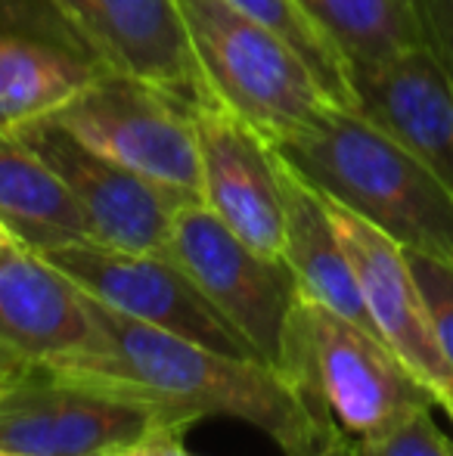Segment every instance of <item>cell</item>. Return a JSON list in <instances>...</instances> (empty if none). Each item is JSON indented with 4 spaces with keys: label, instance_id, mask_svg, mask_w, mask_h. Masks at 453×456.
<instances>
[{
    "label": "cell",
    "instance_id": "obj_24",
    "mask_svg": "<svg viewBox=\"0 0 453 456\" xmlns=\"http://www.w3.org/2000/svg\"><path fill=\"white\" fill-rule=\"evenodd\" d=\"M37 366L31 361H25L19 351H12L10 345L0 342V385H12L19 379H25L28 372H35Z\"/></svg>",
    "mask_w": 453,
    "mask_h": 456
},
{
    "label": "cell",
    "instance_id": "obj_25",
    "mask_svg": "<svg viewBox=\"0 0 453 456\" xmlns=\"http://www.w3.org/2000/svg\"><path fill=\"white\" fill-rule=\"evenodd\" d=\"M304 456H360L357 453V444L342 432V428H329L314 447H311Z\"/></svg>",
    "mask_w": 453,
    "mask_h": 456
},
{
    "label": "cell",
    "instance_id": "obj_15",
    "mask_svg": "<svg viewBox=\"0 0 453 456\" xmlns=\"http://www.w3.org/2000/svg\"><path fill=\"white\" fill-rule=\"evenodd\" d=\"M0 342L53 366L93 342L87 292L25 242L0 248Z\"/></svg>",
    "mask_w": 453,
    "mask_h": 456
},
{
    "label": "cell",
    "instance_id": "obj_6",
    "mask_svg": "<svg viewBox=\"0 0 453 456\" xmlns=\"http://www.w3.org/2000/svg\"><path fill=\"white\" fill-rule=\"evenodd\" d=\"M50 118L85 146L150 183L187 202H202V159L193 109L156 85L109 72Z\"/></svg>",
    "mask_w": 453,
    "mask_h": 456
},
{
    "label": "cell",
    "instance_id": "obj_22",
    "mask_svg": "<svg viewBox=\"0 0 453 456\" xmlns=\"http://www.w3.org/2000/svg\"><path fill=\"white\" fill-rule=\"evenodd\" d=\"M425 47L438 56L448 78L453 81V0H419Z\"/></svg>",
    "mask_w": 453,
    "mask_h": 456
},
{
    "label": "cell",
    "instance_id": "obj_14",
    "mask_svg": "<svg viewBox=\"0 0 453 456\" xmlns=\"http://www.w3.org/2000/svg\"><path fill=\"white\" fill-rule=\"evenodd\" d=\"M354 112L404 146L453 192V81L429 47L351 72Z\"/></svg>",
    "mask_w": 453,
    "mask_h": 456
},
{
    "label": "cell",
    "instance_id": "obj_23",
    "mask_svg": "<svg viewBox=\"0 0 453 456\" xmlns=\"http://www.w3.org/2000/svg\"><path fill=\"white\" fill-rule=\"evenodd\" d=\"M112 456H187V451H183V435H158V438H150Z\"/></svg>",
    "mask_w": 453,
    "mask_h": 456
},
{
    "label": "cell",
    "instance_id": "obj_28",
    "mask_svg": "<svg viewBox=\"0 0 453 456\" xmlns=\"http://www.w3.org/2000/svg\"><path fill=\"white\" fill-rule=\"evenodd\" d=\"M444 413H448V419H450V426H453V410H444Z\"/></svg>",
    "mask_w": 453,
    "mask_h": 456
},
{
    "label": "cell",
    "instance_id": "obj_19",
    "mask_svg": "<svg viewBox=\"0 0 453 456\" xmlns=\"http://www.w3.org/2000/svg\"><path fill=\"white\" fill-rule=\"evenodd\" d=\"M230 6L258 22L271 35H277L292 53L311 69L320 91L336 109L354 112V91H351V72L348 62L336 50V44L323 35V28L308 16L298 0H227Z\"/></svg>",
    "mask_w": 453,
    "mask_h": 456
},
{
    "label": "cell",
    "instance_id": "obj_8",
    "mask_svg": "<svg viewBox=\"0 0 453 456\" xmlns=\"http://www.w3.org/2000/svg\"><path fill=\"white\" fill-rule=\"evenodd\" d=\"M41 255L91 298L103 301L125 317L174 332L221 354L261 361L258 351L227 323L224 314L168 255L125 252L93 240L56 246Z\"/></svg>",
    "mask_w": 453,
    "mask_h": 456
},
{
    "label": "cell",
    "instance_id": "obj_9",
    "mask_svg": "<svg viewBox=\"0 0 453 456\" xmlns=\"http://www.w3.org/2000/svg\"><path fill=\"white\" fill-rule=\"evenodd\" d=\"M109 72L50 0H0V131L50 118Z\"/></svg>",
    "mask_w": 453,
    "mask_h": 456
},
{
    "label": "cell",
    "instance_id": "obj_13",
    "mask_svg": "<svg viewBox=\"0 0 453 456\" xmlns=\"http://www.w3.org/2000/svg\"><path fill=\"white\" fill-rule=\"evenodd\" d=\"M115 72L156 85L187 109L214 100L177 0H50Z\"/></svg>",
    "mask_w": 453,
    "mask_h": 456
},
{
    "label": "cell",
    "instance_id": "obj_10",
    "mask_svg": "<svg viewBox=\"0 0 453 456\" xmlns=\"http://www.w3.org/2000/svg\"><path fill=\"white\" fill-rule=\"evenodd\" d=\"M16 137L31 146L66 183L85 215L93 242L125 252L165 255L171 221L183 205H193L85 146L53 118L25 125Z\"/></svg>",
    "mask_w": 453,
    "mask_h": 456
},
{
    "label": "cell",
    "instance_id": "obj_18",
    "mask_svg": "<svg viewBox=\"0 0 453 456\" xmlns=\"http://www.w3.org/2000/svg\"><path fill=\"white\" fill-rule=\"evenodd\" d=\"M336 44L348 72L373 69L413 47L425 31L419 0H298Z\"/></svg>",
    "mask_w": 453,
    "mask_h": 456
},
{
    "label": "cell",
    "instance_id": "obj_2",
    "mask_svg": "<svg viewBox=\"0 0 453 456\" xmlns=\"http://www.w3.org/2000/svg\"><path fill=\"white\" fill-rule=\"evenodd\" d=\"M273 150L304 183L398 246L453 265V192L367 118L333 106Z\"/></svg>",
    "mask_w": 453,
    "mask_h": 456
},
{
    "label": "cell",
    "instance_id": "obj_26",
    "mask_svg": "<svg viewBox=\"0 0 453 456\" xmlns=\"http://www.w3.org/2000/svg\"><path fill=\"white\" fill-rule=\"evenodd\" d=\"M12 242H19L16 236H12V230L6 227L4 221H0V248H6V246H12Z\"/></svg>",
    "mask_w": 453,
    "mask_h": 456
},
{
    "label": "cell",
    "instance_id": "obj_1",
    "mask_svg": "<svg viewBox=\"0 0 453 456\" xmlns=\"http://www.w3.org/2000/svg\"><path fill=\"white\" fill-rule=\"evenodd\" d=\"M93 342L81 354L44 366L131 401L156 403L183 419L233 416L261 428L286 456H304L333 426L264 361H242L156 330L87 295Z\"/></svg>",
    "mask_w": 453,
    "mask_h": 456
},
{
    "label": "cell",
    "instance_id": "obj_3",
    "mask_svg": "<svg viewBox=\"0 0 453 456\" xmlns=\"http://www.w3.org/2000/svg\"><path fill=\"white\" fill-rule=\"evenodd\" d=\"M277 370L351 441H376L438 407L432 391L376 332L298 292Z\"/></svg>",
    "mask_w": 453,
    "mask_h": 456
},
{
    "label": "cell",
    "instance_id": "obj_12",
    "mask_svg": "<svg viewBox=\"0 0 453 456\" xmlns=\"http://www.w3.org/2000/svg\"><path fill=\"white\" fill-rule=\"evenodd\" d=\"M202 159V205L267 258H283L286 211L277 150L221 100L193 112Z\"/></svg>",
    "mask_w": 453,
    "mask_h": 456
},
{
    "label": "cell",
    "instance_id": "obj_4",
    "mask_svg": "<svg viewBox=\"0 0 453 456\" xmlns=\"http://www.w3.org/2000/svg\"><path fill=\"white\" fill-rule=\"evenodd\" d=\"M177 6L208 91L271 146L333 109L292 47L227 0H177Z\"/></svg>",
    "mask_w": 453,
    "mask_h": 456
},
{
    "label": "cell",
    "instance_id": "obj_29",
    "mask_svg": "<svg viewBox=\"0 0 453 456\" xmlns=\"http://www.w3.org/2000/svg\"><path fill=\"white\" fill-rule=\"evenodd\" d=\"M187 456H199V453H190V451H187Z\"/></svg>",
    "mask_w": 453,
    "mask_h": 456
},
{
    "label": "cell",
    "instance_id": "obj_5",
    "mask_svg": "<svg viewBox=\"0 0 453 456\" xmlns=\"http://www.w3.org/2000/svg\"><path fill=\"white\" fill-rule=\"evenodd\" d=\"M193 419L112 395L44 366L0 391V451L25 456H112Z\"/></svg>",
    "mask_w": 453,
    "mask_h": 456
},
{
    "label": "cell",
    "instance_id": "obj_11",
    "mask_svg": "<svg viewBox=\"0 0 453 456\" xmlns=\"http://www.w3.org/2000/svg\"><path fill=\"white\" fill-rule=\"evenodd\" d=\"M323 202L354 267L376 336L432 391L438 407L453 410V366L435 338L404 246L329 196H323Z\"/></svg>",
    "mask_w": 453,
    "mask_h": 456
},
{
    "label": "cell",
    "instance_id": "obj_16",
    "mask_svg": "<svg viewBox=\"0 0 453 456\" xmlns=\"http://www.w3.org/2000/svg\"><path fill=\"white\" fill-rule=\"evenodd\" d=\"M279 183H283L286 211L283 258L295 273L298 292L342 314L351 323L376 332L367 305H363L360 286H357L354 267L336 233L323 196L311 183H304L286 162L279 171Z\"/></svg>",
    "mask_w": 453,
    "mask_h": 456
},
{
    "label": "cell",
    "instance_id": "obj_27",
    "mask_svg": "<svg viewBox=\"0 0 453 456\" xmlns=\"http://www.w3.org/2000/svg\"><path fill=\"white\" fill-rule=\"evenodd\" d=\"M0 456H25V453H12V451H0Z\"/></svg>",
    "mask_w": 453,
    "mask_h": 456
},
{
    "label": "cell",
    "instance_id": "obj_21",
    "mask_svg": "<svg viewBox=\"0 0 453 456\" xmlns=\"http://www.w3.org/2000/svg\"><path fill=\"white\" fill-rule=\"evenodd\" d=\"M357 453L360 456H453V438H448L438 428V422L432 419V410H423V413L410 416L394 432L382 435L376 441H360Z\"/></svg>",
    "mask_w": 453,
    "mask_h": 456
},
{
    "label": "cell",
    "instance_id": "obj_7",
    "mask_svg": "<svg viewBox=\"0 0 453 456\" xmlns=\"http://www.w3.org/2000/svg\"><path fill=\"white\" fill-rule=\"evenodd\" d=\"M165 255L224 314L261 361L279 363L286 320L298 295L286 258L255 252L202 202L183 205L174 215Z\"/></svg>",
    "mask_w": 453,
    "mask_h": 456
},
{
    "label": "cell",
    "instance_id": "obj_20",
    "mask_svg": "<svg viewBox=\"0 0 453 456\" xmlns=\"http://www.w3.org/2000/svg\"><path fill=\"white\" fill-rule=\"evenodd\" d=\"M404 252L413 276H417L419 292H423L438 345H441L444 357L453 366V265L423 252H410V248H404Z\"/></svg>",
    "mask_w": 453,
    "mask_h": 456
},
{
    "label": "cell",
    "instance_id": "obj_17",
    "mask_svg": "<svg viewBox=\"0 0 453 456\" xmlns=\"http://www.w3.org/2000/svg\"><path fill=\"white\" fill-rule=\"evenodd\" d=\"M0 221L37 252L91 240L66 183L31 146L6 131H0Z\"/></svg>",
    "mask_w": 453,
    "mask_h": 456
}]
</instances>
